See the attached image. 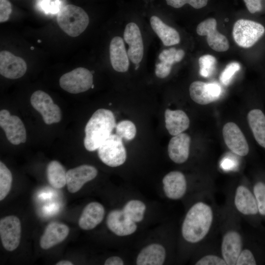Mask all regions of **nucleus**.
<instances>
[{"label":"nucleus","mask_w":265,"mask_h":265,"mask_svg":"<svg viewBox=\"0 0 265 265\" xmlns=\"http://www.w3.org/2000/svg\"><path fill=\"white\" fill-rule=\"evenodd\" d=\"M124 39L129 45L127 52L129 59L134 64L141 61L144 54V45L139 26L134 22L127 24L124 31Z\"/></svg>","instance_id":"nucleus-15"},{"label":"nucleus","mask_w":265,"mask_h":265,"mask_svg":"<svg viewBox=\"0 0 265 265\" xmlns=\"http://www.w3.org/2000/svg\"><path fill=\"white\" fill-rule=\"evenodd\" d=\"M60 87L66 91L78 94L92 87L93 75L86 68L79 67L63 75L59 79Z\"/></svg>","instance_id":"nucleus-9"},{"label":"nucleus","mask_w":265,"mask_h":265,"mask_svg":"<svg viewBox=\"0 0 265 265\" xmlns=\"http://www.w3.org/2000/svg\"><path fill=\"white\" fill-rule=\"evenodd\" d=\"M0 126L12 144L18 145L26 141V131L23 122L19 117L11 115L6 109L0 111Z\"/></svg>","instance_id":"nucleus-12"},{"label":"nucleus","mask_w":265,"mask_h":265,"mask_svg":"<svg viewBox=\"0 0 265 265\" xmlns=\"http://www.w3.org/2000/svg\"><path fill=\"white\" fill-rule=\"evenodd\" d=\"M166 256L164 247L158 243L150 244L143 248L138 254L137 265H161Z\"/></svg>","instance_id":"nucleus-27"},{"label":"nucleus","mask_w":265,"mask_h":265,"mask_svg":"<svg viewBox=\"0 0 265 265\" xmlns=\"http://www.w3.org/2000/svg\"><path fill=\"white\" fill-rule=\"evenodd\" d=\"M56 20L61 29L74 37L82 33L89 22L87 13L82 8L73 4L63 6L57 13Z\"/></svg>","instance_id":"nucleus-5"},{"label":"nucleus","mask_w":265,"mask_h":265,"mask_svg":"<svg viewBox=\"0 0 265 265\" xmlns=\"http://www.w3.org/2000/svg\"><path fill=\"white\" fill-rule=\"evenodd\" d=\"M264 26L257 22L239 19L234 24L233 36L239 47L248 48L253 46L264 34Z\"/></svg>","instance_id":"nucleus-8"},{"label":"nucleus","mask_w":265,"mask_h":265,"mask_svg":"<svg viewBox=\"0 0 265 265\" xmlns=\"http://www.w3.org/2000/svg\"><path fill=\"white\" fill-rule=\"evenodd\" d=\"M30 101L33 107L41 114L46 124L58 123L61 120L59 107L54 104L47 93L41 90L36 91L32 94Z\"/></svg>","instance_id":"nucleus-10"},{"label":"nucleus","mask_w":265,"mask_h":265,"mask_svg":"<svg viewBox=\"0 0 265 265\" xmlns=\"http://www.w3.org/2000/svg\"><path fill=\"white\" fill-rule=\"evenodd\" d=\"M37 42L38 43H41V41L40 40H38Z\"/></svg>","instance_id":"nucleus-45"},{"label":"nucleus","mask_w":265,"mask_h":265,"mask_svg":"<svg viewBox=\"0 0 265 265\" xmlns=\"http://www.w3.org/2000/svg\"><path fill=\"white\" fill-rule=\"evenodd\" d=\"M190 141V136L185 133L172 137L168 145V154L171 160L177 164L186 162L189 156Z\"/></svg>","instance_id":"nucleus-22"},{"label":"nucleus","mask_w":265,"mask_h":265,"mask_svg":"<svg viewBox=\"0 0 265 265\" xmlns=\"http://www.w3.org/2000/svg\"><path fill=\"white\" fill-rule=\"evenodd\" d=\"M222 134L226 145L233 153L240 157L248 154L249 147L247 140L236 124L233 122L225 124Z\"/></svg>","instance_id":"nucleus-14"},{"label":"nucleus","mask_w":265,"mask_h":265,"mask_svg":"<svg viewBox=\"0 0 265 265\" xmlns=\"http://www.w3.org/2000/svg\"><path fill=\"white\" fill-rule=\"evenodd\" d=\"M260 215L263 221H265V175L256 177L251 183Z\"/></svg>","instance_id":"nucleus-32"},{"label":"nucleus","mask_w":265,"mask_h":265,"mask_svg":"<svg viewBox=\"0 0 265 265\" xmlns=\"http://www.w3.org/2000/svg\"><path fill=\"white\" fill-rule=\"evenodd\" d=\"M197 250L194 265H227L220 252L219 242L215 241L213 237L200 245Z\"/></svg>","instance_id":"nucleus-19"},{"label":"nucleus","mask_w":265,"mask_h":265,"mask_svg":"<svg viewBox=\"0 0 265 265\" xmlns=\"http://www.w3.org/2000/svg\"><path fill=\"white\" fill-rule=\"evenodd\" d=\"M110 60L112 67L118 72H126L129 67V58L123 38L113 37L109 45Z\"/></svg>","instance_id":"nucleus-24"},{"label":"nucleus","mask_w":265,"mask_h":265,"mask_svg":"<svg viewBox=\"0 0 265 265\" xmlns=\"http://www.w3.org/2000/svg\"><path fill=\"white\" fill-rule=\"evenodd\" d=\"M216 59L212 55L205 54L199 58V74L205 78L211 76L215 69Z\"/></svg>","instance_id":"nucleus-36"},{"label":"nucleus","mask_w":265,"mask_h":265,"mask_svg":"<svg viewBox=\"0 0 265 265\" xmlns=\"http://www.w3.org/2000/svg\"><path fill=\"white\" fill-rule=\"evenodd\" d=\"M27 69L25 61L7 51L0 53V74L10 79H17L23 76Z\"/></svg>","instance_id":"nucleus-20"},{"label":"nucleus","mask_w":265,"mask_h":265,"mask_svg":"<svg viewBox=\"0 0 265 265\" xmlns=\"http://www.w3.org/2000/svg\"><path fill=\"white\" fill-rule=\"evenodd\" d=\"M12 12V6L8 0H0V22L7 21Z\"/></svg>","instance_id":"nucleus-40"},{"label":"nucleus","mask_w":265,"mask_h":265,"mask_svg":"<svg viewBox=\"0 0 265 265\" xmlns=\"http://www.w3.org/2000/svg\"><path fill=\"white\" fill-rule=\"evenodd\" d=\"M12 182V175L6 166L0 162V200H3L9 193Z\"/></svg>","instance_id":"nucleus-34"},{"label":"nucleus","mask_w":265,"mask_h":265,"mask_svg":"<svg viewBox=\"0 0 265 265\" xmlns=\"http://www.w3.org/2000/svg\"><path fill=\"white\" fill-rule=\"evenodd\" d=\"M101 160L110 167H117L126 161L127 153L122 138L117 134H111L98 148Z\"/></svg>","instance_id":"nucleus-7"},{"label":"nucleus","mask_w":265,"mask_h":265,"mask_svg":"<svg viewBox=\"0 0 265 265\" xmlns=\"http://www.w3.org/2000/svg\"><path fill=\"white\" fill-rule=\"evenodd\" d=\"M185 52L175 48L163 50L159 56V62L156 65L155 74L157 77L163 79L170 73L172 65L180 62L185 56Z\"/></svg>","instance_id":"nucleus-26"},{"label":"nucleus","mask_w":265,"mask_h":265,"mask_svg":"<svg viewBox=\"0 0 265 265\" xmlns=\"http://www.w3.org/2000/svg\"><path fill=\"white\" fill-rule=\"evenodd\" d=\"M105 265H123V260L118 256H112L107 258L105 262Z\"/></svg>","instance_id":"nucleus-42"},{"label":"nucleus","mask_w":265,"mask_h":265,"mask_svg":"<svg viewBox=\"0 0 265 265\" xmlns=\"http://www.w3.org/2000/svg\"><path fill=\"white\" fill-rule=\"evenodd\" d=\"M242 219L226 200L220 208L218 231L220 234L219 247L227 265H236L243 247L245 235L241 226Z\"/></svg>","instance_id":"nucleus-2"},{"label":"nucleus","mask_w":265,"mask_h":265,"mask_svg":"<svg viewBox=\"0 0 265 265\" xmlns=\"http://www.w3.org/2000/svg\"><path fill=\"white\" fill-rule=\"evenodd\" d=\"M166 3L175 8L183 7L188 4L195 9H200L207 5L208 0H165Z\"/></svg>","instance_id":"nucleus-38"},{"label":"nucleus","mask_w":265,"mask_h":265,"mask_svg":"<svg viewBox=\"0 0 265 265\" xmlns=\"http://www.w3.org/2000/svg\"><path fill=\"white\" fill-rule=\"evenodd\" d=\"M150 25L163 44L170 46L180 42L179 32L174 28L165 24L159 17L153 15L150 18Z\"/></svg>","instance_id":"nucleus-28"},{"label":"nucleus","mask_w":265,"mask_h":265,"mask_svg":"<svg viewBox=\"0 0 265 265\" xmlns=\"http://www.w3.org/2000/svg\"><path fill=\"white\" fill-rule=\"evenodd\" d=\"M162 184L165 196L173 200L184 198L189 189L186 176L180 171H172L167 173L162 179Z\"/></svg>","instance_id":"nucleus-16"},{"label":"nucleus","mask_w":265,"mask_h":265,"mask_svg":"<svg viewBox=\"0 0 265 265\" xmlns=\"http://www.w3.org/2000/svg\"><path fill=\"white\" fill-rule=\"evenodd\" d=\"M146 209L145 204L142 201L131 200L125 205L122 210L130 219L136 223L143 220Z\"/></svg>","instance_id":"nucleus-33"},{"label":"nucleus","mask_w":265,"mask_h":265,"mask_svg":"<svg viewBox=\"0 0 265 265\" xmlns=\"http://www.w3.org/2000/svg\"><path fill=\"white\" fill-rule=\"evenodd\" d=\"M21 236V225L15 215H8L0 220V236L3 247L12 251L19 246Z\"/></svg>","instance_id":"nucleus-11"},{"label":"nucleus","mask_w":265,"mask_h":265,"mask_svg":"<svg viewBox=\"0 0 265 265\" xmlns=\"http://www.w3.org/2000/svg\"><path fill=\"white\" fill-rule=\"evenodd\" d=\"M116 134L127 140H131L136 135L135 125L130 120H123L118 123L115 127Z\"/></svg>","instance_id":"nucleus-35"},{"label":"nucleus","mask_w":265,"mask_h":265,"mask_svg":"<svg viewBox=\"0 0 265 265\" xmlns=\"http://www.w3.org/2000/svg\"><path fill=\"white\" fill-rule=\"evenodd\" d=\"M214 192L196 196L188 209L181 227V235L187 244L198 248L218 231L220 208L214 200Z\"/></svg>","instance_id":"nucleus-1"},{"label":"nucleus","mask_w":265,"mask_h":265,"mask_svg":"<svg viewBox=\"0 0 265 265\" xmlns=\"http://www.w3.org/2000/svg\"><path fill=\"white\" fill-rule=\"evenodd\" d=\"M30 49H31V50H33V49H34V47H31L30 48Z\"/></svg>","instance_id":"nucleus-46"},{"label":"nucleus","mask_w":265,"mask_h":265,"mask_svg":"<svg viewBox=\"0 0 265 265\" xmlns=\"http://www.w3.org/2000/svg\"><path fill=\"white\" fill-rule=\"evenodd\" d=\"M247 118L255 140L265 148V114L260 109H253L248 113Z\"/></svg>","instance_id":"nucleus-30"},{"label":"nucleus","mask_w":265,"mask_h":265,"mask_svg":"<svg viewBox=\"0 0 265 265\" xmlns=\"http://www.w3.org/2000/svg\"><path fill=\"white\" fill-rule=\"evenodd\" d=\"M240 69V65L237 62H232L229 63L221 73L219 77L220 81L223 84L228 85L235 73Z\"/></svg>","instance_id":"nucleus-37"},{"label":"nucleus","mask_w":265,"mask_h":265,"mask_svg":"<svg viewBox=\"0 0 265 265\" xmlns=\"http://www.w3.org/2000/svg\"><path fill=\"white\" fill-rule=\"evenodd\" d=\"M261 233L245 235L244 245L236 265L265 264V237Z\"/></svg>","instance_id":"nucleus-6"},{"label":"nucleus","mask_w":265,"mask_h":265,"mask_svg":"<svg viewBox=\"0 0 265 265\" xmlns=\"http://www.w3.org/2000/svg\"><path fill=\"white\" fill-rule=\"evenodd\" d=\"M98 171L93 166L83 164L70 169L66 172V185L68 191L76 193L86 183L93 180Z\"/></svg>","instance_id":"nucleus-18"},{"label":"nucleus","mask_w":265,"mask_h":265,"mask_svg":"<svg viewBox=\"0 0 265 265\" xmlns=\"http://www.w3.org/2000/svg\"><path fill=\"white\" fill-rule=\"evenodd\" d=\"M189 91L191 99L198 104L205 105L218 100L221 93L220 85L215 82L195 81L191 83Z\"/></svg>","instance_id":"nucleus-17"},{"label":"nucleus","mask_w":265,"mask_h":265,"mask_svg":"<svg viewBox=\"0 0 265 265\" xmlns=\"http://www.w3.org/2000/svg\"><path fill=\"white\" fill-rule=\"evenodd\" d=\"M106 222L109 230L118 236L132 235L137 229L136 223L130 219L122 210L115 209L110 211Z\"/></svg>","instance_id":"nucleus-21"},{"label":"nucleus","mask_w":265,"mask_h":265,"mask_svg":"<svg viewBox=\"0 0 265 265\" xmlns=\"http://www.w3.org/2000/svg\"><path fill=\"white\" fill-rule=\"evenodd\" d=\"M216 26L215 19L209 18L197 26L196 32L200 36H207V43L212 50L218 52H225L229 48L228 40L217 30Z\"/></svg>","instance_id":"nucleus-13"},{"label":"nucleus","mask_w":265,"mask_h":265,"mask_svg":"<svg viewBox=\"0 0 265 265\" xmlns=\"http://www.w3.org/2000/svg\"><path fill=\"white\" fill-rule=\"evenodd\" d=\"M69 233V228L66 224L59 222L50 223L41 237V248L44 250L52 248L65 240Z\"/></svg>","instance_id":"nucleus-23"},{"label":"nucleus","mask_w":265,"mask_h":265,"mask_svg":"<svg viewBox=\"0 0 265 265\" xmlns=\"http://www.w3.org/2000/svg\"><path fill=\"white\" fill-rule=\"evenodd\" d=\"M39 5L45 13L51 14L58 13L63 7L60 0H40Z\"/></svg>","instance_id":"nucleus-39"},{"label":"nucleus","mask_w":265,"mask_h":265,"mask_svg":"<svg viewBox=\"0 0 265 265\" xmlns=\"http://www.w3.org/2000/svg\"><path fill=\"white\" fill-rule=\"evenodd\" d=\"M56 265H72L73 263L67 260H61L57 262L55 264Z\"/></svg>","instance_id":"nucleus-44"},{"label":"nucleus","mask_w":265,"mask_h":265,"mask_svg":"<svg viewBox=\"0 0 265 265\" xmlns=\"http://www.w3.org/2000/svg\"><path fill=\"white\" fill-rule=\"evenodd\" d=\"M105 213V208L101 203L97 202L89 203L82 212L79 220V225L81 229L92 230L103 221Z\"/></svg>","instance_id":"nucleus-25"},{"label":"nucleus","mask_w":265,"mask_h":265,"mask_svg":"<svg viewBox=\"0 0 265 265\" xmlns=\"http://www.w3.org/2000/svg\"><path fill=\"white\" fill-rule=\"evenodd\" d=\"M226 200L242 219L255 229L264 232L251 183L243 181L228 187Z\"/></svg>","instance_id":"nucleus-3"},{"label":"nucleus","mask_w":265,"mask_h":265,"mask_svg":"<svg viewBox=\"0 0 265 265\" xmlns=\"http://www.w3.org/2000/svg\"><path fill=\"white\" fill-rule=\"evenodd\" d=\"M245 5L251 13L260 11L262 9L261 0H243Z\"/></svg>","instance_id":"nucleus-41"},{"label":"nucleus","mask_w":265,"mask_h":265,"mask_svg":"<svg viewBox=\"0 0 265 265\" xmlns=\"http://www.w3.org/2000/svg\"><path fill=\"white\" fill-rule=\"evenodd\" d=\"M113 112L108 109L97 110L87 122L85 127L84 145L89 151H94L112 134L116 127Z\"/></svg>","instance_id":"nucleus-4"},{"label":"nucleus","mask_w":265,"mask_h":265,"mask_svg":"<svg viewBox=\"0 0 265 265\" xmlns=\"http://www.w3.org/2000/svg\"><path fill=\"white\" fill-rule=\"evenodd\" d=\"M165 127L168 132L175 136L187 130L189 126V119L182 110H165L164 112Z\"/></svg>","instance_id":"nucleus-29"},{"label":"nucleus","mask_w":265,"mask_h":265,"mask_svg":"<svg viewBox=\"0 0 265 265\" xmlns=\"http://www.w3.org/2000/svg\"><path fill=\"white\" fill-rule=\"evenodd\" d=\"M47 177L50 184L55 188H61L66 185V172L57 160L50 162L47 167Z\"/></svg>","instance_id":"nucleus-31"},{"label":"nucleus","mask_w":265,"mask_h":265,"mask_svg":"<svg viewBox=\"0 0 265 265\" xmlns=\"http://www.w3.org/2000/svg\"><path fill=\"white\" fill-rule=\"evenodd\" d=\"M221 166L225 169H231L234 166V162L232 159L226 158L222 161Z\"/></svg>","instance_id":"nucleus-43"}]
</instances>
